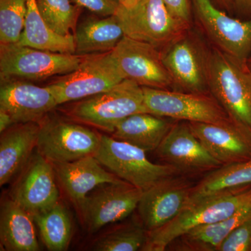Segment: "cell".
<instances>
[{"instance_id":"obj_1","label":"cell","mask_w":251,"mask_h":251,"mask_svg":"<svg viewBox=\"0 0 251 251\" xmlns=\"http://www.w3.org/2000/svg\"><path fill=\"white\" fill-rule=\"evenodd\" d=\"M242 188L187 202L179 214L163 227L148 232L143 251H164L175 239L198 226L216 222L232 216L251 202V189Z\"/></svg>"},{"instance_id":"obj_2","label":"cell","mask_w":251,"mask_h":251,"mask_svg":"<svg viewBox=\"0 0 251 251\" xmlns=\"http://www.w3.org/2000/svg\"><path fill=\"white\" fill-rule=\"evenodd\" d=\"M208 86L229 117L251 130V69L215 46L208 50Z\"/></svg>"},{"instance_id":"obj_3","label":"cell","mask_w":251,"mask_h":251,"mask_svg":"<svg viewBox=\"0 0 251 251\" xmlns=\"http://www.w3.org/2000/svg\"><path fill=\"white\" fill-rule=\"evenodd\" d=\"M139 112H148L143 87L129 79L105 92L77 100L68 110L69 116L76 121L110 133L119 122Z\"/></svg>"},{"instance_id":"obj_4","label":"cell","mask_w":251,"mask_h":251,"mask_svg":"<svg viewBox=\"0 0 251 251\" xmlns=\"http://www.w3.org/2000/svg\"><path fill=\"white\" fill-rule=\"evenodd\" d=\"M115 15L125 36L161 50L186 34L191 27L175 18L163 0H139L129 8L120 5Z\"/></svg>"},{"instance_id":"obj_5","label":"cell","mask_w":251,"mask_h":251,"mask_svg":"<svg viewBox=\"0 0 251 251\" xmlns=\"http://www.w3.org/2000/svg\"><path fill=\"white\" fill-rule=\"evenodd\" d=\"M36 150L51 163H67L95 155L101 134L59 116H46L39 123Z\"/></svg>"},{"instance_id":"obj_6","label":"cell","mask_w":251,"mask_h":251,"mask_svg":"<svg viewBox=\"0 0 251 251\" xmlns=\"http://www.w3.org/2000/svg\"><path fill=\"white\" fill-rule=\"evenodd\" d=\"M125 79L111 52H108L83 56L75 71L46 86L59 105L105 92Z\"/></svg>"},{"instance_id":"obj_7","label":"cell","mask_w":251,"mask_h":251,"mask_svg":"<svg viewBox=\"0 0 251 251\" xmlns=\"http://www.w3.org/2000/svg\"><path fill=\"white\" fill-rule=\"evenodd\" d=\"M145 153L134 145L102 135L100 147L94 156L120 179L143 191L160 180L180 175L171 165L151 163Z\"/></svg>"},{"instance_id":"obj_8","label":"cell","mask_w":251,"mask_h":251,"mask_svg":"<svg viewBox=\"0 0 251 251\" xmlns=\"http://www.w3.org/2000/svg\"><path fill=\"white\" fill-rule=\"evenodd\" d=\"M83 56L50 52L17 44L0 45L1 80H41L75 71Z\"/></svg>"},{"instance_id":"obj_9","label":"cell","mask_w":251,"mask_h":251,"mask_svg":"<svg viewBox=\"0 0 251 251\" xmlns=\"http://www.w3.org/2000/svg\"><path fill=\"white\" fill-rule=\"evenodd\" d=\"M142 87L147 111L157 116L213 124L226 123L232 120L211 93Z\"/></svg>"},{"instance_id":"obj_10","label":"cell","mask_w":251,"mask_h":251,"mask_svg":"<svg viewBox=\"0 0 251 251\" xmlns=\"http://www.w3.org/2000/svg\"><path fill=\"white\" fill-rule=\"evenodd\" d=\"M208 48L189 30L161 50L162 57L173 81V90L210 93L208 86Z\"/></svg>"},{"instance_id":"obj_11","label":"cell","mask_w":251,"mask_h":251,"mask_svg":"<svg viewBox=\"0 0 251 251\" xmlns=\"http://www.w3.org/2000/svg\"><path fill=\"white\" fill-rule=\"evenodd\" d=\"M195 18L213 46L239 60L251 55V19L227 16L211 0H191Z\"/></svg>"},{"instance_id":"obj_12","label":"cell","mask_w":251,"mask_h":251,"mask_svg":"<svg viewBox=\"0 0 251 251\" xmlns=\"http://www.w3.org/2000/svg\"><path fill=\"white\" fill-rule=\"evenodd\" d=\"M143 191L122 181L100 185L79 206L90 233L128 217L138 207Z\"/></svg>"},{"instance_id":"obj_13","label":"cell","mask_w":251,"mask_h":251,"mask_svg":"<svg viewBox=\"0 0 251 251\" xmlns=\"http://www.w3.org/2000/svg\"><path fill=\"white\" fill-rule=\"evenodd\" d=\"M56 178L52 163L36 151L16 176L9 196L34 217L59 202Z\"/></svg>"},{"instance_id":"obj_14","label":"cell","mask_w":251,"mask_h":251,"mask_svg":"<svg viewBox=\"0 0 251 251\" xmlns=\"http://www.w3.org/2000/svg\"><path fill=\"white\" fill-rule=\"evenodd\" d=\"M111 53L126 79L135 81L141 87L173 90L161 50L156 46L125 36Z\"/></svg>"},{"instance_id":"obj_15","label":"cell","mask_w":251,"mask_h":251,"mask_svg":"<svg viewBox=\"0 0 251 251\" xmlns=\"http://www.w3.org/2000/svg\"><path fill=\"white\" fill-rule=\"evenodd\" d=\"M193 186L182 175H175L144 191L137 207L140 224L151 232L171 222L186 205Z\"/></svg>"},{"instance_id":"obj_16","label":"cell","mask_w":251,"mask_h":251,"mask_svg":"<svg viewBox=\"0 0 251 251\" xmlns=\"http://www.w3.org/2000/svg\"><path fill=\"white\" fill-rule=\"evenodd\" d=\"M156 151L180 175L208 173L222 166L193 133L188 122H175Z\"/></svg>"},{"instance_id":"obj_17","label":"cell","mask_w":251,"mask_h":251,"mask_svg":"<svg viewBox=\"0 0 251 251\" xmlns=\"http://www.w3.org/2000/svg\"><path fill=\"white\" fill-rule=\"evenodd\" d=\"M188 123L206 150L222 166L251 158V130L247 127L232 120L221 124Z\"/></svg>"},{"instance_id":"obj_18","label":"cell","mask_w":251,"mask_h":251,"mask_svg":"<svg viewBox=\"0 0 251 251\" xmlns=\"http://www.w3.org/2000/svg\"><path fill=\"white\" fill-rule=\"evenodd\" d=\"M57 105L47 86L14 79L1 80L0 108L9 114L14 124L40 123Z\"/></svg>"},{"instance_id":"obj_19","label":"cell","mask_w":251,"mask_h":251,"mask_svg":"<svg viewBox=\"0 0 251 251\" xmlns=\"http://www.w3.org/2000/svg\"><path fill=\"white\" fill-rule=\"evenodd\" d=\"M52 166L59 183L77 207L94 188L122 181L107 171L93 155L67 163H53Z\"/></svg>"},{"instance_id":"obj_20","label":"cell","mask_w":251,"mask_h":251,"mask_svg":"<svg viewBox=\"0 0 251 251\" xmlns=\"http://www.w3.org/2000/svg\"><path fill=\"white\" fill-rule=\"evenodd\" d=\"M40 125L14 124L1 133L0 186L14 181L32 156L37 146Z\"/></svg>"},{"instance_id":"obj_21","label":"cell","mask_w":251,"mask_h":251,"mask_svg":"<svg viewBox=\"0 0 251 251\" xmlns=\"http://www.w3.org/2000/svg\"><path fill=\"white\" fill-rule=\"evenodd\" d=\"M0 241L5 251L40 250L34 217L9 196L1 203Z\"/></svg>"},{"instance_id":"obj_22","label":"cell","mask_w":251,"mask_h":251,"mask_svg":"<svg viewBox=\"0 0 251 251\" xmlns=\"http://www.w3.org/2000/svg\"><path fill=\"white\" fill-rule=\"evenodd\" d=\"M75 54L79 56L111 52L125 36L115 15L85 18L74 34Z\"/></svg>"},{"instance_id":"obj_23","label":"cell","mask_w":251,"mask_h":251,"mask_svg":"<svg viewBox=\"0 0 251 251\" xmlns=\"http://www.w3.org/2000/svg\"><path fill=\"white\" fill-rule=\"evenodd\" d=\"M251 218V202L226 219L191 229L175 239L171 245L175 251H219L229 234Z\"/></svg>"},{"instance_id":"obj_24","label":"cell","mask_w":251,"mask_h":251,"mask_svg":"<svg viewBox=\"0 0 251 251\" xmlns=\"http://www.w3.org/2000/svg\"><path fill=\"white\" fill-rule=\"evenodd\" d=\"M175 122L150 112H139L119 122L112 137L138 147L144 151H156Z\"/></svg>"},{"instance_id":"obj_25","label":"cell","mask_w":251,"mask_h":251,"mask_svg":"<svg viewBox=\"0 0 251 251\" xmlns=\"http://www.w3.org/2000/svg\"><path fill=\"white\" fill-rule=\"evenodd\" d=\"M17 44L50 52L75 54L74 35H60L50 29L39 12L36 0H27L24 29Z\"/></svg>"},{"instance_id":"obj_26","label":"cell","mask_w":251,"mask_h":251,"mask_svg":"<svg viewBox=\"0 0 251 251\" xmlns=\"http://www.w3.org/2000/svg\"><path fill=\"white\" fill-rule=\"evenodd\" d=\"M250 184L251 158L239 163L224 165L208 173L198 184L194 185L187 202Z\"/></svg>"},{"instance_id":"obj_27","label":"cell","mask_w":251,"mask_h":251,"mask_svg":"<svg viewBox=\"0 0 251 251\" xmlns=\"http://www.w3.org/2000/svg\"><path fill=\"white\" fill-rule=\"evenodd\" d=\"M48 250L67 251L72 237V222L67 208L57 202L49 210L34 216Z\"/></svg>"},{"instance_id":"obj_28","label":"cell","mask_w":251,"mask_h":251,"mask_svg":"<svg viewBox=\"0 0 251 251\" xmlns=\"http://www.w3.org/2000/svg\"><path fill=\"white\" fill-rule=\"evenodd\" d=\"M148 232L141 224H126L100 236L94 243L98 251H142L148 239Z\"/></svg>"},{"instance_id":"obj_29","label":"cell","mask_w":251,"mask_h":251,"mask_svg":"<svg viewBox=\"0 0 251 251\" xmlns=\"http://www.w3.org/2000/svg\"><path fill=\"white\" fill-rule=\"evenodd\" d=\"M72 0H36L38 9L46 24L60 35H71L75 29L80 7Z\"/></svg>"},{"instance_id":"obj_30","label":"cell","mask_w":251,"mask_h":251,"mask_svg":"<svg viewBox=\"0 0 251 251\" xmlns=\"http://www.w3.org/2000/svg\"><path fill=\"white\" fill-rule=\"evenodd\" d=\"M27 0H0V43L16 44L24 29Z\"/></svg>"},{"instance_id":"obj_31","label":"cell","mask_w":251,"mask_h":251,"mask_svg":"<svg viewBox=\"0 0 251 251\" xmlns=\"http://www.w3.org/2000/svg\"><path fill=\"white\" fill-rule=\"evenodd\" d=\"M219 251H251V218L229 234Z\"/></svg>"},{"instance_id":"obj_32","label":"cell","mask_w":251,"mask_h":251,"mask_svg":"<svg viewBox=\"0 0 251 251\" xmlns=\"http://www.w3.org/2000/svg\"><path fill=\"white\" fill-rule=\"evenodd\" d=\"M80 8H85L99 16H110L116 14L120 7L117 0H72Z\"/></svg>"},{"instance_id":"obj_33","label":"cell","mask_w":251,"mask_h":251,"mask_svg":"<svg viewBox=\"0 0 251 251\" xmlns=\"http://www.w3.org/2000/svg\"><path fill=\"white\" fill-rule=\"evenodd\" d=\"M167 8L175 18L191 24L192 8L189 0H163Z\"/></svg>"},{"instance_id":"obj_34","label":"cell","mask_w":251,"mask_h":251,"mask_svg":"<svg viewBox=\"0 0 251 251\" xmlns=\"http://www.w3.org/2000/svg\"><path fill=\"white\" fill-rule=\"evenodd\" d=\"M14 125V122L9 114L4 109L0 108V133H2Z\"/></svg>"},{"instance_id":"obj_35","label":"cell","mask_w":251,"mask_h":251,"mask_svg":"<svg viewBox=\"0 0 251 251\" xmlns=\"http://www.w3.org/2000/svg\"><path fill=\"white\" fill-rule=\"evenodd\" d=\"M234 4L244 14L251 16V0H234Z\"/></svg>"},{"instance_id":"obj_36","label":"cell","mask_w":251,"mask_h":251,"mask_svg":"<svg viewBox=\"0 0 251 251\" xmlns=\"http://www.w3.org/2000/svg\"><path fill=\"white\" fill-rule=\"evenodd\" d=\"M216 1L220 6H222L226 9H230L234 6V0H216Z\"/></svg>"},{"instance_id":"obj_37","label":"cell","mask_w":251,"mask_h":251,"mask_svg":"<svg viewBox=\"0 0 251 251\" xmlns=\"http://www.w3.org/2000/svg\"><path fill=\"white\" fill-rule=\"evenodd\" d=\"M119 4L126 8H129L136 4L139 0H117Z\"/></svg>"},{"instance_id":"obj_38","label":"cell","mask_w":251,"mask_h":251,"mask_svg":"<svg viewBox=\"0 0 251 251\" xmlns=\"http://www.w3.org/2000/svg\"><path fill=\"white\" fill-rule=\"evenodd\" d=\"M248 63H249V67H250L251 69V55L250 57V58L249 59V60H248Z\"/></svg>"}]
</instances>
